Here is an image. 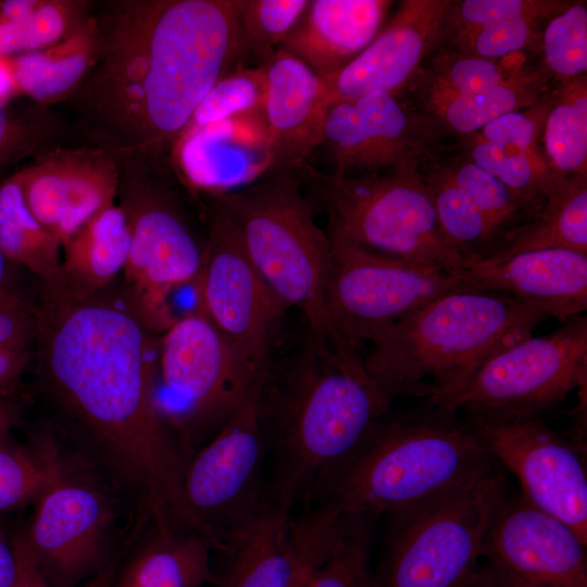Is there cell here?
Returning a JSON list of instances; mask_svg holds the SVG:
<instances>
[{"mask_svg":"<svg viewBox=\"0 0 587 587\" xmlns=\"http://www.w3.org/2000/svg\"><path fill=\"white\" fill-rule=\"evenodd\" d=\"M97 61L62 105L83 143L167 164L242 50L236 0L93 1Z\"/></svg>","mask_w":587,"mask_h":587,"instance_id":"obj_1","label":"cell"},{"mask_svg":"<svg viewBox=\"0 0 587 587\" xmlns=\"http://www.w3.org/2000/svg\"><path fill=\"white\" fill-rule=\"evenodd\" d=\"M35 316L51 392L152 521L182 522L189 458L161 413L145 326L132 311L64 284L45 286Z\"/></svg>","mask_w":587,"mask_h":587,"instance_id":"obj_2","label":"cell"},{"mask_svg":"<svg viewBox=\"0 0 587 587\" xmlns=\"http://www.w3.org/2000/svg\"><path fill=\"white\" fill-rule=\"evenodd\" d=\"M392 400L358 347L309 330L286 367H270L257 402L272 458L268 497L289 511L312 503L389 414Z\"/></svg>","mask_w":587,"mask_h":587,"instance_id":"obj_3","label":"cell"},{"mask_svg":"<svg viewBox=\"0 0 587 587\" xmlns=\"http://www.w3.org/2000/svg\"><path fill=\"white\" fill-rule=\"evenodd\" d=\"M549 319L558 314L547 304L475 287L454 290L375 334L363 361L392 399L430 400L459 388Z\"/></svg>","mask_w":587,"mask_h":587,"instance_id":"obj_4","label":"cell"},{"mask_svg":"<svg viewBox=\"0 0 587 587\" xmlns=\"http://www.w3.org/2000/svg\"><path fill=\"white\" fill-rule=\"evenodd\" d=\"M498 466L458 413L426 405L388 414L315 500L376 519L463 489Z\"/></svg>","mask_w":587,"mask_h":587,"instance_id":"obj_5","label":"cell"},{"mask_svg":"<svg viewBox=\"0 0 587 587\" xmlns=\"http://www.w3.org/2000/svg\"><path fill=\"white\" fill-rule=\"evenodd\" d=\"M215 199L262 277L314 334H332L324 310L330 241L302 193L300 172L283 171Z\"/></svg>","mask_w":587,"mask_h":587,"instance_id":"obj_6","label":"cell"},{"mask_svg":"<svg viewBox=\"0 0 587 587\" xmlns=\"http://www.w3.org/2000/svg\"><path fill=\"white\" fill-rule=\"evenodd\" d=\"M328 214V236L386 257L457 272L465 262L445 236L419 168L386 174L300 171Z\"/></svg>","mask_w":587,"mask_h":587,"instance_id":"obj_7","label":"cell"},{"mask_svg":"<svg viewBox=\"0 0 587 587\" xmlns=\"http://www.w3.org/2000/svg\"><path fill=\"white\" fill-rule=\"evenodd\" d=\"M172 176L165 164L126 155L116 196L130 232L123 271L132 312L145 327L163 333L177 320L168 302L171 294L195 285L203 259V246L187 220Z\"/></svg>","mask_w":587,"mask_h":587,"instance_id":"obj_8","label":"cell"},{"mask_svg":"<svg viewBox=\"0 0 587 587\" xmlns=\"http://www.w3.org/2000/svg\"><path fill=\"white\" fill-rule=\"evenodd\" d=\"M505 490L496 470L463 489L390 514L384 561L372 587H472Z\"/></svg>","mask_w":587,"mask_h":587,"instance_id":"obj_9","label":"cell"},{"mask_svg":"<svg viewBox=\"0 0 587 587\" xmlns=\"http://www.w3.org/2000/svg\"><path fill=\"white\" fill-rule=\"evenodd\" d=\"M586 379L587 317L580 314L497 353L459 388L425 404L466 415L540 416L573 389L586 387Z\"/></svg>","mask_w":587,"mask_h":587,"instance_id":"obj_10","label":"cell"},{"mask_svg":"<svg viewBox=\"0 0 587 587\" xmlns=\"http://www.w3.org/2000/svg\"><path fill=\"white\" fill-rule=\"evenodd\" d=\"M328 237L325 315L333 334L353 347L447 292L474 287L462 270L399 260Z\"/></svg>","mask_w":587,"mask_h":587,"instance_id":"obj_11","label":"cell"},{"mask_svg":"<svg viewBox=\"0 0 587 587\" xmlns=\"http://www.w3.org/2000/svg\"><path fill=\"white\" fill-rule=\"evenodd\" d=\"M160 370L165 389L184 407V441L189 427L215 435L259 396L266 377L200 311L164 332Z\"/></svg>","mask_w":587,"mask_h":587,"instance_id":"obj_12","label":"cell"},{"mask_svg":"<svg viewBox=\"0 0 587 587\" xmlns=\"http://www.w3.org/2000/svg\"><path fill=\"white\" fill-rule=\"evenodd\" d=\"M251 399L189 458L182 484V523L215 549L267 500L261 471L266 447Z\"/></svg>","mask_w":587,"mask_h":587,"instance_id":"obj_13","label":"cell"},{"mask_svg":"<svg viewBox=\"0 0 587 587\" xmlns=\"http://www.w3.org/2000/svg\"><path fill=\"white\" fill-rule=\"evenodd\" d=\"M208 235L195 283L198 311L266 376L275 336L289 309L249 258L224 208L210 198Z\"/></svg>","mask_w":587,"mask_h":587,"instance_id":"obj_14","label":"cell"},{"mask_svg":"<svg viewBox=\"0 0 587 587\" xmlns=\"http://www.w3.org/2000/svg\"><path fill=\"white\" fill-rule=\"evenodd\" d=\"M466 423L492 459L517 478L520 494L587 544V475L577 447L540 416L467 415Z\"/></svg>","mask_w":587,"mask_h":587,"instance_id":"obj_15","label":"cell"},{"mask_svg":"<svg viewBox=\"0 0 587 587\" xmlns=\"http://www.w3.org/2000/svg\"><path fill=\"white\" fill-rule=\"evenodd\" d=\"M36 502L23 535L50 587H76L109 565L113 511L104 494L64 471Z\"/></svg>","mask_w":587,"mask_h":587,"instance_id":"obj_16","label":"cell"},{"mask_svg":"<svg viewBox=\"0 0 587 587\" xmlns=\"http://www.w3.org/2000/svg\"><path fill=\"white\" fill-rule=\"evenodd\" d=\"M125 157L104 147L74 142L17 170L28 209L62 247L91 217L115 203Z\"/></svg>","mask_w":587,"mask_h":587,"instance_id":"obj_17","label":"cell"},{"mask_svg":"<svg viewBox=\"0 0 587 587\" xmlns=\"http://www.w3.org/2000/svg\"><path fill=\"white\" fill-rule=\"evenodd\" d=\"M451 0H404L371 43L342 68L322 76L330 104L384 91L398 97L447 39Z\"/></svg>","mask_w":587,"mask_h":587,"instance_id":"obj_18","label":"cell"},{"mask_svg":"<svg viewBox=\"0 0 587 587\" xmlns=\"http://www.w3.org/2000/svg\"><path fill=\"white\" fill-rule=\"evenodd\" d=\"M586 546L565 523L505 490L487 530L484 558L550 587H587Z\"/></svg>","mask_w":587,"mask_h":587,"instance_id":"obj_19","label":"cell"},{"mask_svg":"<svg viewBox=\"0 0 587 587\" xmlns=\"http://www.w3.org/2000/svg\"><path fill=\"white\" fill-rule=\"evenodd\" d=\"M167 164L186 189L209 198L255 183L273 168L262 110L186 128L174 145Z\"/></svg>","mask_w":587,"mask_h":587,"instance_id":"obj_20","label":"cell"},{"mask_svg":"<svg viewBox=\"0 0 587 587\" xmlns=\"http://www.w3.org/2000/svg\"><path fill=\"white\" fill-rule=\"evenodd\" d=\"M264 77L262 115L273 153L271 173L300 172L321 145L332 107L321 76L277 49L260 66Z\"/></svg>","mask_w":587,"mask_h":587,"instance_id":"obj_21","label":"cell"},{"mask_svg":"<svg viewBox=\"0 0 587 587\" xmlns=\"http://www.w3.org/2000/svg\"><path fill=\"white\" fill-rule=\"evenodd\" d=\"M474 287L547 304L563 323L587 309V254L541 249L515 254L495 265L461 271Z\"/></svg>","mask_w":587,"mask_h":587,"instance_id":"obj_22","label":"cell"},{"mask_svg":"<svg viewBox=\"0 0 587 587\" xmlns=\"http://www.w3.org/2000/svg\"><path fill=\"white\" fill-rule=\"evenodd\" d=\"M388 0H313L278 48L319 76L332 74L362 52L383 27Z\"/></svg>","mask_w":587,"mask_h":587,"instance_id":"obj_23","label":"cell"},{"mask_svg":"<svg viewBox=\"0 0 587 587\" xmlns=\"http://www.w3.org/2000/svg\"><path fill=\"white\" fill-rule=\"evenodd\" d=\"M291 511L270 497L223 545L228 558L220 587H290L300 563Z\"/></svg>","mask_w":587,"mask_h":587,"instance_id":"obj_24","label":"cell"},{"mask_svg":"<svg viewBox=\"0 0 587 587\" xmlns=\"http://www.w3.org/2000/svg\"><path fill=\"white\" fill-rule=\"evenodd\" d=\"M212 541L175 522L153 521V530L113 587H202L213 582Z\"/></svg>","mask_w":587,"mask_h":587,"instance_id":"obj_25","label":"cell"},{"mask_svg":"<svg viewBox=\"0 0 587 587\" xmlns=\"http://www.w3.org/2000/svg\"><path fill=\"white\" fill-rule=\"evenodd\" d=\"M99 49L91 11L87 21L59 43L8 58L18 95L51 107L64 103L93 67Z\"/></svg>","mask_w":587,"mask_h":587,"instance_id":"obj_26","label":"cell"},{"mask_svg":"<svg viewBox=\"0 0 587 587\" xmlns=\"http://www.w3.org/2000/svg\"><path fill=\"white\" fill-rule=\"evenodd\" d=\"M130 246L126 216L116 203L91 217L62 247L63 284L92 295L123 271Z\"/></svg>","mask_w":587,"mask_h":587,"instance_id":"obj_27","label":"cell"},{"mask_svg":"<svg viewBox=\"0 0 587 587\" xmlns=\"http://www.w3.org/2000/svg\"><path fill=\"white\" fill-rule=\"evenodd\" d=\"M541 249L587 254L586 175L562 177L542 208L508 237L498 253L474 266L495 265L515 254Z\"/></svg>","mask_w":587,"mask_h":587,"instance_id":"obj_28","label":"cell"},{"mask_svg":"<svg viewBox=\"0 0 587 587\" xmlns=\"http://www.w3.org/2000/svg\"><path fill=\"white\" fill-rule=\"evenodd\" d=\"M352 102L384 168H420L425 160L436 155L438 127L427 116L405 109L397 97L375 91Z\"/></svg>","mask_w":587,"mask_h":587,"instance_id":"obj_29","label":"cell"},{"mask_svg":"<svg viewBox=\"0 0 587 587\" xmlns=\"http://www.w3.org/2000/svg\"><path fill=\"white\" fill-rule=\"evenodd\" d=\"M60 240L28 209L18 171L0 180V250L45 286L63 284Z\"/></svg>","mask_w":587,"mask_h":587,"instance_id":"obj_30","label":"cell"},{"mask_svg":"<svg viewBox=\"0 0 587 587\" xmlns=\"http://www.w3.org/2000/svg\"><path fill=\"white\" fill-rule=\"evenodd\" d=\"M427 185L439 225L465 262V270L494 257L503 235L455 186L436 155L419 168Z\"/></svg>","mask_w":587,"mask_h":587,"instance_id":"obj_31","label":"cell"},{"mask_svg":"<svg viewBox=\"0 0 587 587\" xmlns=\"http://www.w3.org/2000/svg\"><path fill=\"white\" fill-rule=\"evenodd\" d=\"M426 68L420 67V97L426 114L432 116L457 98L489 88L526 65L525 53H512L489 60L454 48H439ZM412 79V80H413Z\"/></svg>","mask_w":587,"mask_h":587,"instance_id":"obj_32","label":"cell"},{"mask_svg":"<svg viewBox=\"0 0 587 587\" xmlns=\"http://www.w3.org/2000/svg\"><path fill=\"white\" fill-rule=\"evenodd\" d=\"M549 76L544 66L524 65L489 88L457 98L428 118L438 129L471 136L508 113L536 104L547 95L544 91Z\"/></svg>","mask_w":587,"mask_h":587,"instance_id":"obj_33","label":"cell"},{"mask_svg":"<svg viewBox=\"0 0 587 587\" xmlns=\"http://www.w3.org/2000/svg\"><path fill=\"white\" fill-rule=\"evenodd\" d=\"M79 142L71 118L55 107L28 100L0 104V175L22 161Z\"/></svg>","mask_w":587,"mask_h":587,"instance_id":"obj_34","label":"cell"},{"mask_svg":"<svg viewBox=\"0 0 587 587\" xmlns=\"http://www.w3.org/2000/svg\"><path fill=\"white\" fill-rule=\"evenodd\" d=\"M545 157L559 177L587 176V75L562 83L544 128Z\"/></svg>","mask_w":587,"mask_h":587,"instance_id":"obj_35","label":"cell"},{"mask_svg":"<svg viewBox=\"0 0 587 587\" xmlns=\"http://www.w3.org/2000/svg\"><path fill=\"white\" fill-rule=\"evenodd\" d=\"M464 155L522 198L536 213L562 177L555 175L539 148L523 151L465 137Z\"/></svg>","mask_w":587,"mask_h":587,"instance_id":"obj_36","label":"cell"},{"mask_svg":"<svg viewBox=\"0 0 587 587\" xmlns=\"http://www.w3.org/2000/svg\"><path fill=\"white\" fill-rule=\"evenodd\" d=\"M93 1L41 0L28 16L0 21V57L49 48L67 38L90 16Z\"/></svg>","mask_w":587,"mask_h":587,"instance_id":"obj_37","label":"cell"},{"mask_svg":"<svg viewBox=\"0 0 587 587\" xmlns=\"http://www.w3.org/2000/svg\"><path fill=\"white\" fill-rule=\"evenodd\" d=\"M441 163L455 186L503 235L504 242L536 214L500 179L464 154Z\"/></svg>","mask_w":587,"mask_h":587,"instance_id":"obj_38","label":"cell"},{"mask_svg":"<svg viewBox=\"0 0 587 587\" xmlns=\"http://www.w3.org/2000/svg\"><path fill=\"white\" fill-rule=\"evenodd\" d=\"M335 166L333 174L350 176L352 172L369 170L377 174L383 164L371 135L366 130L353 102L334 103L325 117L322 141Z\"/></svg>","mask_w":587,"mask_h":587,"instance_id":"obj_39","label":"cell"},{"mask_svg":"<svg viewBox=\"0 0 587 587\" xmlns=\"http://www.w3.org/2000/svg\"><path fill=\"white\" fill-rule=\"evenodd\" d=\"M309 3V0H236L243 51L266 59L289 37Z\"/></svg>","mask_w":587,"mask_h":587,"instance_id":"obj_40","label":"cell"},{"mask_svg":"<svg viewBox=\"0 0 587 587\" xmlns=\"http://www.w3.org/2000/svg\"><path fill=\"white\" fill-rule=\"evenodd\" d=\"M65 469L51 455L35 454L0 442V512H7L37 500Z\"/></svg>","mask_w":587,"mask_h":587,"instance_id":"obj_41","label":"cell"},{"mask_svg":"<svg viewBox=\"0 0 587 587\" xmlns=\"http://www.w3.org/2000/svg\"><path fill=\"white\" fill-rule=\"evenodd\" d=\"M540 47L549 74L562 83L586 74L587 71V7L571 2L545 24Z\"/></svg>","mask_w":587,"mask_h":587,"instance_id":"obj_42","label":"cell"},{"mask_svg":"<svg viewBox=\"0 0 587 587\" xmlns=\"http://www.w3.org/2000/svg\"><path fill=\"white\" fill-rule=\"evenodd\" d=\"M370 516H348L333 553L313 573L308 587H372L370 569L373 523Z\"/></svg>","mask_w":587,"mask_h":587,"instance_id":"obj_43","label":"cell"},{"mask_svg":"<svg viewBox=\"0 0 587 587\" xmlns=\"http://www.w3.org/2000/svg\"><path fill=\"white\" fill-rule=\"evenodd\" d=\"M263 97L264 77L261 67L230 72L218 79L205 95L186 128L260 111Z\"/></svg>","mask_w":587,"mask_h":587,"instance_id":"obj_44","label":"cell"},{"mask_svg":"<svg viewBox=\"0 0 587 587\" xmlns=\"http://www.w3.org/2000/svg\"><path fill=\"white\" fill-rule=\"evenodd\" d=\"M571 2L559 0H462L451 1L447 20V39L451 48L462 50L483 27L540 11H561Z\"/></svg>","mask_w":587,"mask_h":587,"instance_id":"obj_45","label":"cell"},{"mask_svg":"<svg viewBox=\"0 0 587 587\" xmlns=\"http://www.w3.org/2000/svg\"><path fill=\"white\" fill-rule=\"evenodd\" d=\"M561 11H540L488 25L479 29L460 51L489 60L524 53L525 49L540 46L541 25Z\"/></svg>","mask_w":587,"mask_h":587,"instance_id":"obj_46","label":"cell"},{"mask_svg":"<svg viewBox=\"0 0 587 587\" xmlns=\"http://www.w3.org/2000/svg\"><path fill=\"white\" fill-rule=\"evenodd\" d=\"M300 563L290 587H308L314 571L333 553L340 537L338 517L323 509L308 510L292 521Z\"/></svg>","mask_w":587,"mask_h":587,"instance_id":"obj_47","label":"cell"},{"mask_svg":"<svg viewBox=\"0 0 587 587\" xmlns=\"http://www.w3.org/2000/svg\"><path fill=\"white\" fill-rule=\"evenodd\" d=\"M550 104L551 97L546 95L533 107L508 113L467 137L523 151L537 149Z\"/></svg>","mask_w":587,"mask_h":587,"instance_id":"obj_48","label":"cell"},{"mask_svg":"<svg viewBox=\"0 0 587 587\" xmlns=\"http://www.w3.org/2000/svg\"><path fill=\"white\" fill-rule=\"evenodd\" d=\"M36 339V316L32 314L15 295L0 300V349L13 352H28Z\"/></svg>","mask_w":587,"mask_h":587,"instance_id":"obj_49","label":"cell"},{"mask_svg":"<svg viewBox=\"0 0 587 587\" xmlns=\"http://www.w3.org/2000/svg\"><path fill=\"white\" fill-rule=\"evenodd\" d=\"M17 558V578L13 587H50L46 576L34 558L24 535L13 540Z\"/></svg>","mask_w":587,"mask_h":587,"instance_id":"obj_50","label":"cell"},{"mask_svg":"<svg viewBox=\"0 0 587 587\" xmlns=\"http://www.w3.org/2000/svg\"><path fill=\"white\" fill-rule=\"evenodd\" d=\"M472 587H550L523 578L504 567L488 561L480 565L474 576Z\"/></svg>","mask_w":587,"mask_h":587,"instance_id":"obj_51","label":"cell"},{"mask_svg":"<svg viewBox=\"0 0 587 587\" xmlns=\"http://www.w3.org/2000/svg\"><path fill=\"white\" fill-rule=\"evenodd\" d=\"M28 353L0 349V389L21 375L28 362Z\"/></svg>","mask_w":587,"mask_h":587,"instance_id":"obj_52","label":"cell"},{"mask_svg":"<svg viewBox=\"0 0 587 587\" xmlns=\"http://www.w3.org/2000/svg\"><path fill=\"white\" fill-rule=\"evenodd\" d=\"M18 565L13 544H8L0 534V587H13Z\"/></svg>","mask_w":587,"mask_h":587,"instance_id":"obj_53","label":"cell"},{"mask_svg":"<svg viewBox=\"0 0 587 587\" xmlns=\"http://www.w3.org/2000/svg\"><path fill=\"white\" fill-rule=\"evenodd\" d=\"M41 0H4L0 1V21H16L28 16L40 4Z\"/></svg>","mask_w":587,"mask_h":587,"instance_id":"obj_54","label":"cell"},{"mask_svg":"<svg viewBox=\"0 0 587 587\" xmlns=\"http://www.w3.org/2000/svg\"><path fill=\"white\" fill-rule=\"evenodd\" d=\"M18 96L8 58L0 57V104H8Z\"/></svg>","mask_w":587,"mask_h":587,"instance_id":"obj_55","label":"cell"},{"mask_svg":"<svg viewBox=\"0 0 587 587\" xmlns=\"http://www.w3.org/2000/svg\"><path fill=\"white\" fill-rule=\"evenodd\" d=\"M17 420V410L13 402L0 400V442L9 438Z\"/></svg>","mask_w":587,"mask_h":587,"instance_id":"obj_56","label":"cell"},{"mask_svg":"<svg viewBox=\"0 0 587 587\" xmlns=\"http://www.w3.org/2000/svg\"><path fill=\"white\" fill-rule=\"evenodd\" d=\"M114 583V567L108 565L99 574L90 578L84 587H113Z\"/></svg>","mask_w":587,"mask_h":587,"instance_id":"obj_57","label":"cell"},{"mask_svg":"<svg viewBox=\"0 0 587 587\" xmlns=\"http://www.w3.org/2000/svg\"><path fill=\"white\" fill-rule=\"evenodd\" d=\"M7 263L8 261L0 250V300H4V299L15 296V294L12 290H10V286L8 283L9 275H8Z\"/></svg>","mask_w":587,"mask_h":587,"instance_id":"obj_58","label":"cell"}]
</instances>
